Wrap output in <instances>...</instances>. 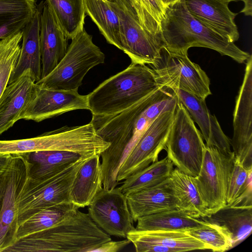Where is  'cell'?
I'll list each match as a JSON object with an SVG mask.
<instances>
[{
  "label": "cell",
  "instance_id": "1",
  "mask_svg": "<svg viewBox=\"0 0 252 252\" xmlns=\"http://www.w3.org/2000/svg\"><path fill=\"white\" fill-rule=\"evenodd\" d=\"M178 99L169 90L160 87L129 108L116 114L92 115L91 122L96 133L109 146L101 157L103 188L119 184V168L146 127L159 115L175 110Z\"/></svg>",
  "mask_w": 252,
  "mask_h": 252
},
{
  "label": "cell",
  "instance_id": "2",
  "mask_svg": "<svg viewBox=\"0 0 252 252\" xmlns=\"http://www.w3.org/2000/svg\"><path fill=\"white\" fill-rule=\"evenodd\" d=\"M111 238L79 209L52 227L19 239L6 252H92Z\"/></svg>",
  "mask_w": 252,
  "mask_h": 252
},
{
  "label": "cell",
  "instance_id": "3",
  "mask_svg": "<svg viewBox=\"0 0 252 252\" xmlns=\"http://www.w3.org/2000/svg\"><path fill=\"white\" fill-rule=\"evenodd\" d=\"M161 36L164 46L172 51H188L192 47H205L240 63H246L251 55L193 17L184 0L166 7L161 22Z\"/></svg>",
  "mask_w": 252,
  "mask_h": 252
},
{
  "label": "cell",
  "instance_id": "4",
  "mask_svg": "<svg viewBox=\"0 0 252 252\" xmlns=\"http://www.w3.org/2000/svg\"><path fill=\"white\" fill-rule=\"evenodd\" d=\"M162 87L152 68L132 63L124 70L111 76L87 94L92 115L119 113Z\"/></svg>",
  "mask_w": 252,
  "mask_h": 252
},
{
  "label": "cell",
  "instance_id": "5",
  "mask_svg": "<svg viewBox=\"0 0 252 252\" xmlns=\"http://www.w3.org/2000/svg\"><path fill=\"white\" fill-rule=\"evenodd\" d=\"M104 61V54L84 29L71 39L64 56L57 66L35 84L57 90H78L87 73Z\"/></svg>",
  "mask_w": 252,
  "mask_h": 252
},
{
  "label": "cell",
  "instance_id": "6",
  "mask_svg": "<svg viewBox=\"0 0 252 252\" xmlns=\"http://www.w3.org/2000/svg\"><path fill=\"white\" fill-rule=\"evenodd\" d=\"M12 155L0 175V252H6L18 241V202L33 165L28 153Z\"/></svg>",
  "mask_w": 252,
  "mask_h": 252
},
{
  "label": "cell",
  "instance_id": "7",
  "mask_svg": "<svg viewBox=\"0 0 252 252\" xmlns=\"http://www.w3.org/2000/svg\"><path fill=\"white\" fill-rule=\"evenodd\" d=\"M82 158L57 175L31 178L19 200V226L40 211L63 203L70 202V192Z\"/></svg>",
  "mask_w": 252,
  "mask_h": 252
},
{
  "label": "cell",
  "instance_id": "8",
  "mask_svg": "<svg viewBox=\"0 0 252 252\" xmlns=\"http://www.w3.org/2000/svg\"><path fill=\"white\" fill-rule=\"evenodd\" d=\"M205 148L200 132L179 101L166 143L167 157L179 170L195 177L200 171Z\"/></svg>",
  "mask_w": 252,
  "mask_h": 252
},
{
  "label": "cell",
  "instance_id": "9",
  "mask_svg": "<svg viewBox=\"0 0 252 252\" xmlns=\"http://www.w3.org/2000/svg\"><path fill=\"white\" fill-rule=\"evenodd\" d=\"M161 58L152 68L159 85L179 89L205 99L211 94L210 79L200 66L188 57V51H172L164 45Z\"/></svg>",
  "mask_w": 252,
  "mask_h": 252
},
{
  "label": "cell",
  "instance_id": "10",
  "mask_svg": "<svg viewBox=\"0 0 252 252\" xmlns=\"http://www.w3.org/2000/svg\"><path fill=\"white\" fill-rule=\"evenodd\" d=\"M234 154L205 146L201 167L193 181L209 217L226 206V196Z\"/></svg>",
  "mask_w": 252,
  "mask_h": 252
},
{
  "label": "cell",
  "instance_id": "11",
  "mask_svg": "<svg viewBox=\"0 0 252 252\" xmlns=\"http://www.w3.org/2000/svg\"><path fill=\"white\" fill-rule=\"evenodd\" d=\"M118 16L121 49L131 62L156 66L161 58L162 39L145 30L127 11L120 0L109 1Z\"/></svg>",
  "mask_w": 252,
  "mask_h": 252
},
{
  "label": "cell",
  "instance_id": "12",
  "mask_svg": "<svg viewBox=\"0 0 252 252\" xmlns=\"http://www.w3.org/2000/svg\"><path fill=\"white\" fill-rule=\"evenodd\" d=\"M175 111L160 114L146 127L120 166L119 183L158 160L160 152L165 149Z\"/></svg>",
  "mask_w": 252,
  "mask_h": 252
},
{
  "label": "cell",
  "instance_id": "13",
  "mask_svg": "<svg viewBox=\"0 0 252 252\" xmlns=\"http://www.w3.org/2000/svg\"><path fill=\"white\" fill-rule=\"evenodd\" d=\"M88 210L94 222L109 235L126 238L127 233L135 229L126 196L119 188H102Z\"/></svg>",
  "mask_w": 252,
  "mask_h": 252
},
{
  "label": "cell",
  "instance_id": "14",
  "mask_svg": "<svg viewBox=\"0 0 252 252\" xmlns=\"http://www.w3.org/2000/svg\"><path fill=\"white\" fill-rule=\"evenodd\" d=\"M231 141L234 159L252 169V57L246 62L245 75L235 103Z\"/></svg>",
  "mask_w": 252,
  "mask_h": 252
},
{
  "label": "cell",
  "instance_id": "15",
  "mask_svg": "<svg viewBox=\"0 0 252 252\" xmlns=\"http://www.w3.org/2000/svg\"><path fill=\"white\" fill-rule=\"evenodd\" d=\"M78 109H89L87 95L80 94L78 90H57L35 84L20 119L40 122Z\"/></svg>",
  "mask_w": 252,
  "mask_h": 252
},
{
  "label": "cell",
  "instance_id": "16",
  "mask_svg": "<svg viewBox=\"0 0 252 252\" xmlns=\"http://www.w3.org/2000/svg\"><path fill=\"white\" fill-rule=\"evenodd\" d=\"M86 143L84 132L80 126H64L33 138L0 140V154H23L47 150L81 154Z\"/></svg>",
  "mask_w": 252,
  "mask_h": 252
},
{
  "label": "cell",
  "instance_id": "17",
  "mask_svg": "<svg viewBox=\"0 0 252 252\" xmlns=\"http://www.w3.org/2000/svg\"><path fill=\"white\" fill-rule=\"evenodd\" d=\"M137 252H180L210 250L203 242L185 231L138 230L128 232L126 238Z\"/></svg>",
  "mask_w": 252,
  "mask_h": 252
},
{
  "label": "cell",
  "instance_id": "18",
  "mask_svg": "<svg viewBox=\"0 0 252 252\" xmlns=\"http://www.w3.org/2000/svg\"><path fill=\"white\" fill-rule=\"evenodd\" d=\"M201 130L205 146L230 154V139L225 135L215 115L208 108L205 99L179 89L171 90Z\"/></svg>",
  "mask_w": 252,
  "mask_h": 252
},
{
  "label": "cell",
  "instance_id": "19",
  "mask_svg": "<svg viewBox=\"0 0 252 252\" xmlns=\"http://www.w3.org/2000/svg\"><path fill=\"white\" fill-rule=\"evenodd\" d=\"M126 196L134 221L146 216L179 209L178 199L170 177L155 186Z\"/></svg>",
  "mask_w": 252,
  "mask_h": 252
},
{
  "label": "cell",
  "instance_id": "20",
  "mask_svg": "<svg viewBox=\"0 0 252 252\" xmlns=\"http://www.w3.org/2000/svg\"><path fill=\"white\" fill-rule=\"evenodd\" d=\"M186 7L195 18L230 41L238 40L239 33L234 22L237 13L228 7L229 0H184Z\"/></svg>",
  "mask_w": 252,
  "mask_h": 252
},
{
  "label": "cell",
  "instance_id": "21",
  "mask_svg": "<svg viewBox=\"0 0 252 252\" xmlns=\"http://www.w3.org/2000/svg\"><path fill=\"white\" fill-rule=\"evenodd\" d=\"M67 40L45 2L43 5L40 19L41 78L49 74L64 56L67 49Z\"/></svg>",
  "mask_w": 252,
  "mask_h": 252
},
{
  "label": "cell",
  "instance_id": "22",
  "mask_svg": "<svg viewBox=\"0 0 252 252\" xmlns=\"http://www.w3.org/2000/svg\"><path fill=\"white\" fill-rule=\"evenodd\" d=\"M35 82L34 73L28 69L8 84L0 97V134L20 120V115L31 98Z\"/></svg>",
  "mask_w": 252,
  "mask_h": 252
},
{
  "label": "cell",
  "instance_id": "23",
  "mask_svg": "<svg viewBox=\"0 0 252 252\" xmlns=\"http://www.w3.org/2000/svg\"><path fill=\"white\" fill-rule=\"evenodd\" d=\"M42 8L43 6H41V4L38 6L32 20L22 30L23 42L20 53L11 71L8 84L18 78L28 69L34 73L36 82L41 78L40 29Z\"/></svg>",
  "mask_w": 252,
  "mask_h": 252
},
{
  "label": "cell",
  "instance_id": "24",
  "mask_svg": "<svg viewBox=\"0 0 252 252\" xmlns=\"http://www.w3.org/2000/svg\"><path fill=\"white\" fill-rule=\"evenodd\" d=\"M102 186L100 156L95 155L86 159L79 169L71 188V201L79 208L88 206Z\"/></svg>",
  "mask_w": 252,
  "mask_h": 252
},
{
  "label": "cell",
  "instance_id": "25",
  "mask_svg": "<svg viewBox=\"0 0 252 252\" xmlns=\"http://www.w3.org/2000/svg\"><path fill=\"white\" fill-rule=\"evenodd\" d=\"M37 7L35 0H0V39L23 30Z\"/></svg>",
  "mask_w": 252,
  "mask_h": 252
},
{
  "label": "cell",
  "instance_id": "26",
  "mask_svg": "<svg viewBox=\"0 0 252 252\" xmlns=\"http://www.w3.org/2000/svg\"><path fill=\"white\" fill-rule=\"evenodd\" d=\"M28 154L33 163L30 177L32 178L55 176L63 171L82 158H88L74 152L47 150Z\"/></svg>",
  "mask_w": 252,
  "mask_h": 252
},
{
  "label": "cell",
  "instance_id": "27",
  "mask_svg": "<svg viewBox=\"0 0 252 252\" xmlns=\"http://www.w3.org/2000/svg\"><path fill=\"white\" fill-rule=\"evenodd\" d=\"M135 229L138 230L187 231L202 225L204 220L194 218L185 212L173 210L141 217Z\"/></svg>",
  "mask_w": 252,
  "mask_h": 252
},
{
  "label": "cell",
  "instance_id": "28",
  "mask_svg": "<svg viewBox=\"0 0 252 252\" xmlns=\"http://www.w3.org/2000/svg\"><path fill=\"white\" fill-rule=\"evenodd\" d=\"M170 178L178 199L179 209L195 218H208L193 177L176 168L172 171Z\"/></svg>",
  "mask_w": 252,
  "mask_h": 252
},
{
  "label": "cell",
  "instance_id": "29",
  "mask_svg": "<svg viewBox=\"0 0 252 252\" xmlns=\"http://www.w3.org/2000/svg\"><path fill=\"white\" fill-rule=\"evenodd\" d=\"M45 2L68 39L84 29V0H46Z\"/></svg>",
  "mask_w": 252,
  "mask_h": 252
},
{
  "label": "cell",
  "instance_id": "30",
  "mask_svg": "<svg viewBox=\"0 0 252 252\" xmlns=\"http://www.w3.org/2000/svg\"><path fill=\"white\" fill-rule=\"evenodd\" d=\"M86 14L97 26L107 42L121 49L120 22L108 0H84Z\"/></svg>",
  "mask_w": 252,
  "mask_h": 252
},
{
  "label": "cell",
  "instance_id": "31",
  "mask_svg": "<svg viewBox=\"0 0 252 252\" xmlns=\"http://www.w3.org/2000/svg\"><path fill=\"white\" fill-rule=\"evenodd\" d=\"M208 218L209 221L223 225L228 229L234 246L245 239L252 232V206H226Z\"/></svg>",
  "mask_w": 252,
  "mask_h": 252
},
{
  "label": "cell",
  "instance_id": "32",
  "mask_svg": "<svg viewBox=\"0 0 252 252\" xmlns=\"http://www.w3.org/2000/svg\"><path fill=\"white\" fill-rule=\"evenodd\" d=\"M173 169V164L166 157L129 176L119 188L126 195L159 184L170 177Z\"/></svg>",
  "mask_w": 252,
  "mask_h": 252
},
{
  "label": "cell",
  "instance_id": "33",
  "mask_svg": "<svg viewBox=\"0 0 252 252\" xmlns=\"http://www.w3.org/2000/svg\"><path fill=\"white\" fill-rule=\"evenodd\" d=\"M77 209L79 208L70 202L40 211L19 226L17 233L18 241L52 227Z\"/></svg>",
  "mask_w": 252,
  "mask_h": 252
},
{
  "label": "cell",
  "instance_id": "34",
  "mask_svg": "<svg viewBox=\"0 0 252 252\" xmlns=\"http://www.w3.org/2000/svg\"><path fill=\"white\" fill-rule=\"evenodd\" d=\"M252 169H246L234 159L227 192L226 206H252Z\"/></svg>",
  "mask_w": 252,
  "mask_h": 252
},
{
  "label": "cell",
  "instance_id": "35",
  "mask_svg": "<svg viewBox=\"0 0 252 252\" xmlns=\"http://www.w3.org/2000/svg\"><path fill=\"white\" fill-rule=\"evenodd\" d=\"M186 232L206 244L213 252H224L234 247L228 229L214 221H204L202 225Z\"/></svg>",
  "mask_w": 252,
  "mask_h": 252
},
{
  "label": "cell",
  "instance_id": "36",
  "mask_svg": "<svg viewBox=\"0 0 252 252\" xmlns=\"http://www.w3.org/2000/svg\"><path fill=\"white\" fill-rule=\"evenodd\" d=\"M22 30L0 40V78L8 70L13 68L21 51Z\"/></svg>",
  "mask_w": 252,
  "mask_h": 252
},
{
  "label": "cell",
  "instance_id": "37",
  "mask_svg": "<svg viewBox=\"0 0 252 252\" xmlns=\"http://www.w3.org/2000/svg\"><path fill=\"white\" fill-rule=\"evenodd\" d=\"M129 14L151 34L158 36L160 25L149 13L143 0H120Z\"/></svg>",
  "mask_w": 252,
  "mask_h": 252
},
{
  "label": "cell",
  "instance_id": "38",
  "mask_svg": "<svg viewBox=\"0 0 252 252\" xmlns=\"http://www.w3.org/2000/svg\"><path fill=\"white\" fill-rule=\"evenodd\" d=\"M153 18L161 25L166 13V7L161 0H143Z\"/></svg>",
  "mask_w": 252,
  "mask_h": 252
},
{
  "label": "cell",
  "instance_id": "39",
  "mask_svg": "<svg viewBox=\"0 0 252 252\" xmlns=\"http://www.w3.org/2000/svg\"><path fill=\"white\" fill-rule=\"evenodd\" d=\"M130 243V241L127 238L124 240L118 241H114L111 240L103 243L94 249L93 252H117L126 247Z\"/></svg>",
  "mask_w": 252,
  "mask_h": 252
},
{
  "label": "cell",
  "instance_id": "40",
  "mask_svg": "<svg viewBox=\"0 0 252 252\" xmlns=\"http://www.w3.org/2000/svg\"><path fill=\"white\" fill-rule=\"evenodd\" d=\"M12 154H0V175L4 171L12 158Z\"/></svg>",
  "mask_w": 252,
  "mask_h": 252
},
{
  "label": "cell",
  "instance_id": "41",
  "mask_svg": "<svg viewBox=\"0 0 252 252\" xmlns=\"http://www.w3.org/2000/svg\"><path fill=\"white\" fill-rule=\"evenodd\" d=\"M244 7L241 11V13H243L246 16L252 15V0H244Z\"/></svg>",
  "mask_w": 252,
  "mask_h": 252
},
{
  "label": "cell",
  "instance_id": "42",
  "mask_svg": "<svg viewBox=\"0 0 252 252\" xmlns=\"http://www.w3.org/2000/svg\"><path fill=\"white\" fill-rule=\"evenodd\" d=\"M179 0H161L166 7L172 5Z\"/></svg>",
  "mask_w": 252,
  "mask_h": 252
},
{
  "label": "cell",
  "instance_id": "43",
  "mask_svg": "<svg viewBox=\"0 0 252 252\" xmlns=\"http://www.w3.org/2000/svg\"><path fill=\"white\" fill-rule=\"evenodd\" d=\"M230 1H244V0H229Z\"/></svg>",
  "mask_w": 252,
  "mask_h": 252
},
{
  "label": "cell",
  "instance_id": "44",
  "mask_svg": "<svg viewBox=\"0 0 252 252\" xmlns=\"http://www.w3.org/2000/svg\"><path fill=\"white\" fill-rule=\"evenodd\" d=\"M109 1H113L114 0H108Z\"/></svg>",
  "mask_w": 252,
  "mask_h": 252
}]
</instances>
